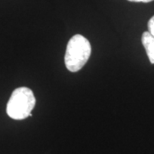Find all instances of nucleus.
<instances>
[{
    "label": "nucleus",
    "mask_w": 154,
    "mask_h": 154,
    "mask_svg": "<svg viewBox=\"0 0 154 154\" xmlns=\"http://www.w3.org/2000/svg\"><path fill=\"white\" fill-rule=\"evenodd\" d=\"M147 27H148V32L152 36H154V16L150 20H149L148 24H147Z\"/></svg>",
    "instance_id": "4"
},
{
    "label": "nucleus",
    "mask_w": 154,
    "mask_h": 154,
    "mask_svg": "<svg viewBox=\"0 0 154 154\" xmlns=\"http://www.w3.org/2000/svg\"><path fill=\"white\" fill-rule=\"evenodd\" d=\"M92 52L91 44L81 34H75L68 42L64 62L68 70L77 72L87 63Z\"/></svg>",
    "instance_id": "1"
},
{
    "label": "nucleus",
    "mask_w": 154,
    "mask_h": 154,
    "mask_svg": "<svg viewBox=\"0 0 154 154\" xmlns=\"http://www.w3.org/2000/svg\"><path fill=\"white\" fill-rule=\"evenodd\" d=\"M141 42L146 49L150 63L154 64V36L148 31H146L142 33Z\"/></svg>",
    "instance_id": "3"
},
{
    "label": "nucleus",
    "mask_w": 154,
    "mask_h": 154,
    "mask_svg": "<svg viewBox=\"0 0 154 154\" xmlns=\"http://www.w3.org/2000/svg\"><path fill=\"white\" fill-rule=\"evenodd\" d=\"M36 99L30 88L22 87L15 89L7 103L6 112L15 120H23L32 116L31 111L35 106Z\"/></svg>",
    "instance_id": "2"
},
{
    "label": "nucleus",
    "mask_w": 154,
    "mask_h": 154,
    "mask_svg": "<svg viewBox=\"0 0 154 154\" xmlns=\"http://www.w3.org/2000/svg\"><path fill=\"white\" fill-rule=\"evenodd\" d=\"M128 1H130V2H136V3H140V2H141V3H149V2H152L153 0H128Z\"/></svg>",
    "instance_id": "5"
}]
</instances>
